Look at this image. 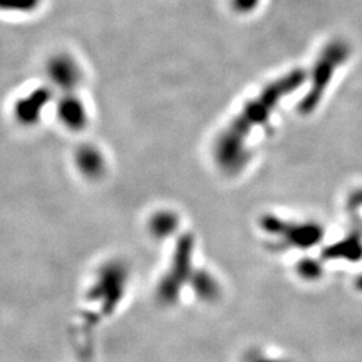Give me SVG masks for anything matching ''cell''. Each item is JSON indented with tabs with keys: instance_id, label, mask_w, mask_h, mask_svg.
Masks as SVG:
<instances>
[{
	"instance_id": "obj_1",
	"label": "cell",
	"mask_w": 362,
	"mask_h": 362,
	"mask_svg": "<svg viewBox=\"0 0 362 362\" xmlns=\"http://www.w3.org/2000/svg\"><path fill=\"white\" fill-rule=\"evenodd\" d=\"M262 228L266 233L282 238L293 248H310L322 240L324 228L317 223H287L274 215L262 218Z\"/></svg>"
},
{
	"instance_id": "obj_2",
	"label": "cell",
	"mask_w": 362,
	"mask_h": 362,
	"mask_svg": "<svg viewBox=\"0 0 362 362\" xmlns=\"http://www.w3.org/2000/svg\"><path fill=\"white\" fill-rule=\"evenodd\" d=\"M47 77L52 86L64 93H74L82 82V70L69 55H57L47 65Z\"/></svg>"
},
{
	"instance_id": "obj_3",
	"label": "cell",
	"mask_w": 362,
	"mask_h": 362,
	"mask_svg": "<svg viewBox=\"0 0 362 362\" xmlns=\"http://www.w3.org/2000/svg\"><path fill=\"white\" fill-rule=\"evenodd\" d=\"M58 113L70 128H81L86 122V109L74 93H65L59 101Z\"/></svg>"
},
{
	"instance_id": "obj_4",
	"label": "cell",
	"mask_w": 362,
	"mask_h": 362,
	"mask_svg": "<svg viewBox=\"0 0 362 362\" xmlns=\"http://www.w3.org/2000/svg\"><path fill=\"white\" fill-rule=\"evenodd\" d=\"M49 101L50 93L46 89H37L27 94L18 104V115L22 119H35L42 113L43 106L49 104Z\"/></svg>"
},
{
	"instance_id": "obj_5",
	"label": "cell",
	"mask_w": 362,
	"mask_h": 362,
	"mask_svg": "<svg viewBox=\"0 0 362 362\" xmlns=\"http://www.w3.org/2000/svg\"><path fill=\"white\" fill-rule=\"evenodd\" d=\"M327 259L358 260L362 257V242L358 236H349L336 245L329 247L324 252Z\"/></svg>"
},
{
	"instance_id": "obj_6",
	"label": "cell",
	"mask_w": 362,
	"mask_h": 362,
	"mask_svg": "<svg viewBox=\"0 0 362 362\" xmlns=\"http://www.w3.org/2000/svg\"><path fill=\"white\" fill-rule=\"evenodd\" d=\"M40 0H0L1 13H33L38 8Z\"/></svg>"
},
{
	"instance_id": "obj_7",
	"label": "cell",
	"mask_w": 362,
	"mask_h": 362,
	"mask_svg": "<svg viewBox=\"0 0 362 362\" xmlns=\"http://www.w3.org/2000/svg\"><path fill=\"white\" fill-rule=\"evenodd\" d=\"M298 274L306 279V281H315L321 276L322 269L320 266V263L317 260H311V259H303L299 264H298Z\"/></svg>"
},
{
	"instance_id": "obj_8",
	"label": "cell",
	"mask_w": 362,
	"mask_h": 362,
	"mask_svg": "<svg viewBox=\"0 0 362 362\" xmlns=\"http://www.w3.org/2000/svg\"><path fill=\"white\" fill-rule=\"evenodd\" d=\"M349 204L350 207L356 208V209L362 208V191L356 192V194L350 197Z\"/></svg>"
},
{
	"instance_id": "obj_9",
	"label": "cell",
	"mask_w": 362,
	"mask_h": 362,
	"mask_svg": "<svg viewBox=\"0 0 362 362\" xmlns=\"http://www.w3.org/2000/svg\"><path fill=\"white\" fill-rule=\"evenodd\" d=\"M250 362H290L284 358H275V357H269V356H257V357H252Z\"/></svg>"
},
{
	"instance_id": "obj_10",
	"label": "cell",
	"mask_w": 362,
	"mask_h": 362,
	"mask_svg": "<svg viewBox=\"0 0 362 362\" xmlns=\"http://www.w3.org/2000/svg\"><path fill=\"white\" fill-rule=\"evenodd\" d=\"M357 287L362 291V276H360V278L357 279Z\"/></svg>"
}]
</instances>
